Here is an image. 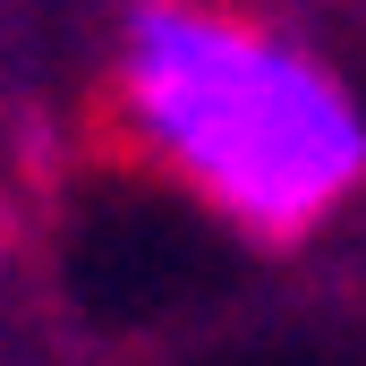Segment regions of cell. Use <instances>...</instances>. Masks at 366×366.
I'll return each instance as SVG.
<instances>
[{"mask_svg": "<svg viewBox=\"0 0 366 366\" xmlns=\"http://www.w3.org/2000/svg\"><path fill=\"white\" fill-rule=\"evenodd\" d=\"M119 94L145 145L256 239H307L366 179V111L324 60L204 0H137Z\"/></svg>", "mask_w": 366, "mask_h": 366, "instance_id": "cell-1", "label": "cell"}]
</instances>
